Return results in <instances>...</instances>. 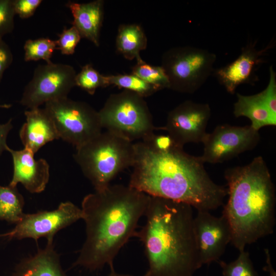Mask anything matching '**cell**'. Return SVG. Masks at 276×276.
Here are the masks:
<instances>
[{"label": "cell", "mask_w": 276, "mask_h": 276, "mask_svg": "<svg viewBox=\"0 0 276 276\" xmlns=\"http://www.w3.org/2000/svg\"><path fill=\"white\" fill-rule=\"evenodd\" d=\"M82 218L81 209L70 201L61 202L54 210L25 214L13 229L0 236L18 240L32 238L36 241L45 237L48 241H53L59 231Z\"/></svg>", "instance_id": "cell-11"}, {"label": "cell", "mask_w": 276, "mask_h": 276, "mask_svg": "<svg viewBox=\"0 0 276 276\" xmlns=\"http://www.w3.org/2000/svg\"><path fill=\"white\" fill-rule=\"evenodd\" d=\"M256 42H248L235 60L214 72L218 81L228 93L234 94L239 85H253L258 80L256 71L263 63L264 57L272 44L269 43L260 50L256 48Z\"/></svg>", "instance_id": "cell-14"}, {"label": "cell", "mask_w": 276, "mask_h": 276, "mask_svg": "<svg viewBox=\"0 0 276 276\" xmlns=\"http://www.w3.org/2000/svg\"><path fill=\"white\" fill-rule=\"evenodd\" d=\"M134 156L132 142L106 130L76 148L74 157L98 191L110 185L117 174L132 167Z\"/></svg>", "instance_id": "cell-5"}, {"label": "cell", "mask_w": 276, "mask_h": 276, "mask_svg": "<svg viewBox=\"0 0 276 276\" xmlns=\"http://www.w3.org/2000/svg\"><path fill=\"white\" fill-rule=\"evenodd\" d=\"M106 77L108 85H114L135 93L143 98L150 96L158 91L155 87L132 74L108 75Z\"/></svg>", "instance_id": "cell-23"}, {"label": "cell", "mask_w": 276, "mask_h": 276, "mask_svg": "<svg viewBox=\"0 0 276 276\" xmlns=\"http://www.w3.org/2000/svg\"><path fill=\"white\" fill-rule=\"evenodd\" d=\"M98 114L102 128L132 142L156 129L144 98L129 90L110 95Z\"/></svg>", "instance_id": "cell-6"}, {"label": "cell", "mask_w": 276, "mask_h": 276, "mask_svg": "<svg viewBox=\"0 0 276 276\" xmlns=\"http://www.w3.org/2000/svg\"><path fill=\"white\" fill-rule=\"evenodd\" d=\"M76 74L74 67L66 64L52 62L38 65L24 89L20 104L30 109L67 97L76 86Z\"/></svg>", "instance_id": "cell-9"}, {"label": "cell", "mask_w": 276, "mask_h": 276, "mask_svg": "<svg viewBox=\"0 0 276 276\" xmlns=\"http://www.w3.org/2000/svg\"><path fill=\"white\" fill-rule=\"evenodd\" d=\"M150 199L145 193L122 185H110L85 196L81 209L86 239L73 266L95 271L108 265L114 269V259L135 236Z\"/></svg>", "instance_id": "cell-2"}, {"label": "cell", "mask_w": 276, "mask_h": 276, "mask_svg": "<svg viewBox=\"0 0 276 276\" xmlns=\"http://www.w3.org/2000/svg\"><path fill=\"white\" fill-rule=\"evenodd\" d=\"M58 39L56 40L57 49L59 50L62 54L66 55L74 53L75 48L82 38L74 26L68 29L64 28L58 35Z\"/></svg>", "instance_id": "cell-27"}, {"label": "cell", "mask_w": 276, "mask_h": 276, "mask_svg": "<svg viewBox=\"0 0 276 276\" xmlns=\"http://www.w3.org/2000/svg\"><path fill=\"white\" fill-rule=\"evenodd\" d=\"M108 276H133L130 274H121V273H117L114 269L110 270V272L108 274ZM143 276H146L145 274L143 275Z\"/></svg>", "instance_id": "cell-34"}, {"label": "cell", "mask_w": 276, "mask_h": 276, "mask_svg": "<svg viewBox=\"0 0 276 276\" xmlns=\"http://www.w3.org/2000/svg\"><path fill=\"white\" fill-rule=\"evenodd\" d=\"M59 139L77 148L102 132L98 111L87 103L63 98L46 103Z\"/></svg>", "instance_id": "cell-8"}, {"label": "cell", "mask_w": 276, "mask_h": 276, "mask_svg": "<svg viewBox=\"0 0 276 276\" xmlns=\"http://www.w3.org/2000/svg\"><path fill=\"white\" fill-rule=\"evenodd\" d=\"M75 83L76 86L91 95L95 93L98 88L109 86L106 76L100 74L91 64L85 65L80 72L76 74Z\"/></svg>", "instance_id": "cell-26"}, {"label": "cell", "mask_w": 276, "mask_h": 276, "mask_svg": "<svg viewBox=\"0 0 276 276\" xmlns=\"http://www.w3.org/2000/svg\"><path fill=\"white\" fill-rule=\"evenodd\" d=\"M216 55L194 47H174L166 51L161 66L169 79V88L193 94L206 82L213 71Z\"/></svg>", "instance_id": "cell-7"}, {"label": "cell", "mask_w": 276, "mask_h": 276, "mask_svg": "<svg viewBox=\"0 0 276 276\" xmlns=\"http://www.w3.org/2000/svg\"><path fill=\"white\" fill-rule=\"evenodd\" d=\"M147 39L142 28L136 24H124L119 27L116 38L117 51L126 59L136 61L142 58L140 52L146 49Z\"/></svg>", "instance_id": "cell-20"}, {"label": "cell", "mask_w": 276, "mask_h": 276, "mask_svg": "<svg viewBox=\"0 0 276 276\" xmlns=\"http://www.w3.org/2000/svg\"><path fill=\"white\" fill-rule=\"evenodd\" d=\"M13 60V56L9 45L0 39V81L4 73L10 66Z\"/></svg>", "instance_id": "cell-31"}, {"label": "cell", "mask_w": 276, "mask_h": 276, "mask_svg": "<svg viewBox=\"0 0 276 276\" xmlns=\"http://www.w3.org/2000/svg\"><path fill=\"white\" fill-rule=\"evenodd\" d=\"M66 6L74 18L72 26L78 30L81 37L98 47L104 15V1L96 0L87 3L68 2Z\"/></svg>", "instance_id": "cell-17"}, {"label": "cell", "mask_w": 276, "mask_h": 276, "mask_svg": "<svg viewBox=\"0 0 276 276\" xmlns=\"http://www.w3.org/2000/svg\"><path fill=\"white\" fill-rule=\"evenodd\" d=\"M211 114L208 104L187 100L168 113L162 129L181 147L187 143H202L207 134L206 128Z\"/></svg>", "instance_id": "cell-12"}, {"label": "cell", "mask_w": 276, "mask_h": 276, "mask_svg": "<svg viewBox=\"0 0 276 276\" xmlns=\"http://www.w3.org/2000/svg\"><path fill=\"white\" fill-rule=\"evenodd\" d=\"M24 199L16 187L0 186V220L18 223L22 218Z\"/></svg>", "instance_id": "cell-21"}, {"label": "cell", "mask_w": 276, "mask_h": 276, "mask_svg": "<svg viewBox=\"0 0 276 276\" xmlns=\"http://www.w3.org/2000/svg\"><path fill=\"white\" fill-rule=\"evenodd\" d=\"M131 74L153 86L158 91L169 88V79L161 66H153L141 59L132 67Z\"/></svg>", "instance_id": "cell-22"}, {"label": "cell", "mask_w": 276, "mask_h": 276, "mask_svg": "<svg viewBox=\"0 0 276 276\" xmlns=\"http://www.w3.org/2000/svg\"><path fill=\"white\" fill-rule=\"evenodd\" d=\"M15 15L13 0H0V39L13 31Z\"/></svg>", "instance_id": "cell-28"}, {"label": "cell", "mask_w": 276, "mask_h": 276, "mask_svg": "<svg viewBox=\"0 0 276 276\" xmlns=\"http://www.w3.org/2000/svg\"><path fill=\"white\" fill-rule=\"evenodd\" d=\"M224 178L228 198L222 215L231 228V242L240 252L273 233L275 188L261 156L246 165L225 170Z\"/></svg>", "instance_id": "cell-4"}, {"label": "cell", "mask_w": 276, "mask_h": 276, "mask_svg": "<svg viewBox=\"0 0 276 276\" xmlns=\"http://www.w3.org/2000/svg\"><path fill=\"white\" fill-rule=\"evenodd\" d=\"M264 251L266 257V265L263 267V270L267 272L269 276H276V272L274 270L271 263L269 250L268 248H264Z\"/></svg>", "instance_id": "cell-33"}, {"label": "cell", "mask_w": 276, "mask_h": 276, "mask_svg": "<svg viewBox=\"0 0 276 276\" xmlns=\"http://www.w3.org/2000/svg\"><path fill=\"white\" fill-rule=\"evenodd\" d=\"M7 151L11 153L13 164V176L9 186L16 187L21 183L31 193L43 191L50 178V167L46 160H36L35 154L26 148L14 150L8 147Z\"/></svg>", "instance_id": "cell-15"}, {"label": "cell", "mask_w": 276, "mask_h": 276, "mask_svg": "<svg viewBox=\"0 0 276 276\" xmlns=\"http://www.w3.org/2000/svg\"><path fill=\"white\" fill-rule=\"evenodd\" d=\"M13 276H67L62 269L59 255L54 249L53 241L45 247L22 259L15 267Z\"/></svg>", "instance_id": "cell-18"}, {"label": "cell", "mask_w": 276, "mask_h": 276, "mask_svg": "<svg viewBox=\"0 0 276 276\" xmlns=\"http://www.w3.org/2000/svg\"><path fill=\"white\" fill-rule=\"evenodd\" d=\"M24 59L26 61L44 60L47 63L52 62L51 58L54 51L57 49L56 40L49 38L28 39L25 43Z\"/></svg>", "instance_id": "cell-24"}, {"label": "cell", "mask_w": 276, "mask_h": 276, "mask_svg": "<svg viewBox=\"0 0 276 276\" xmlns=\"http://www.w3.org/2000/svg\"><path fill=\"white\" fill-rule=\"evenodd\" d=\"M11 106L10 104H0V108H9Z\"/></svg>", "instance_id": "cell-35"}, {"label": "cell", "mask_w": 276, "mask_h": 276, "mask_svg": "<svg viewBox=\"0 0 276 276\" xmlns=\"http://www.w3.org/2000/svg\"><path fill=\"white\" fill-rule=\"evenodd\" d=\"M41 0H13L15 14L21 18L31 17L42 3Z\"/></svg>", "instance_id": "cell-30"}, {"label": "cell", "mask_w": 276, "mask_h": 276, "mask_svg": "<svg viewBox=\"0 0 276 276\" xmlns=\"http://www.w3.org/2000/svg\"><path fill=\"white\" fill-rule=\"evenodd\" d=\"M260 139L259 131L250 125H219L206 134L202 142L204 148L200 156L204 163H221L252 150Z\"/></svg>", "instance_id": "cell-10"}, {"label": "cell", "mask_w": 276, "mask_h": 276, "mask_svg": "<svg viewBox=\"0 0 276 276\" xmlns=\"http://www.w3.org/2000/svg\"><path fill=\"white\" fill-rule=\"evenodd\" d=\"M12 127V119H10L5 124H0V156L4 151H7L8 147L7 144V138Z\"/></svg>", "instance_id": "cell-32"}, {"label": "cell", "mask_w": 276, "mask_h": 276, "mask_svg": "<svg viewBox=\"0 0 276 276\" xmlns=\"http://www.w3.org/2000/svg\"><path fill=\"white\" fill-rule=\"evenodd\" d=\"M237 97L233 110L236 118H248L251 121L250 126L258 131L264 126L276 125V118L271 114L260 93L249 96L238 93Z\"/></svg>", "instance_id": "cell-19"}, {"label": "cell", "mask_w": 276, "mask_h": 276, "mask_svg": "<svg viewBox=\"0 0 276 276\" xmlns=\"http://www.w3.org/2000/svg\"><path fill=\"white\" fill-rule=\"evenodd\" d=\"M260 94L271 114L276 118V73L272 66L269 67L268 85Z\"/></svg>", "instance_id": "cell-29"}, {"label": "cell", "mask_w": 276, "mask_h": 276, "mask_svg": "<svg viewBox=\"0 0 276 276\" xmlns=\"http://www.w3.org/2000/svg\"><path fill=\"white\" fill-rule=\"evenodd\" d=\"M133 146L131 187L197 211H210L223 204L227 189L212 180L201 156L190 155L177 145L167 151L155 150L142 141Z\"/></svg>", "instance_id": "cell-1"}, {"label": "cell", "mask_w": 276, "mask_h": 276, "mask_svg": "<svg viewBox=\"0 0 276 276\" xmlns=\"http://www.w3.org/2000/svg\"><path fill=\"white\" fill-rule=\"evenodd\" d=\"M195 243L202 265L218 262L231 242L229 224L222 215L216 217L208 211H197L194 217Z\"/></svg>", "instance_id": "cell-13"}, {"label": "cell", "mask_w": 276, "mask_h": 276, "mask_svg": "<svg viewBox=\"0 0 276 276\" xmlns=\"http://www.w3.org/2000/svg\"><path fill=\"white\" fill-rule=\"evenodd\" d=\"M223 276H259L250 258L245 250L240 251L237 258L229 263L219 260Z\"/></svg>", "instance_id": "cell-25"}, {"label": "cell", "mask_w": 276, "mask_h": 276, "mask_svg": "<svg viewBox=\"0 0 276 276\" xmlns=\"http://www.w3.org/2000/svg\"><path fill=\"white\" fill-rule=\"evenodd\" d=\"M192 208L185 203L150 196L144 215L146 223L135 235L144 246L149 264L146 276H193L202 266Z\"/></svg>", "instance_id": "cell-3"}, {"label": "cell", "mask_w": 276, "mask_h": 276, "mask_svg": "<svg viewBox=\"0 0 276 276\" xmlns=\"http://www.w3.org/2000/svg\"><path fill=\"white\" fill-rule=\"evenodd\" d=\"M25 114L26 122L19 134L24 148L35 154L47 143L59 139L54 122L44 108L30 109Z\"/></svg>", "instance_id": "cell-16"}]
</instances>
